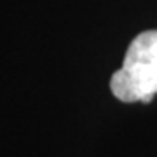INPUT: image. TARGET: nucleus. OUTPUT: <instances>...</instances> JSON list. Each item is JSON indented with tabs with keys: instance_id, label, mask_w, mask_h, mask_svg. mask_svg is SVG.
Here are the masks:
<instances>
[{
	"instance_id": "obj_1",
	"label": "nucleus",
	"mask_w": 157,
	"mask_h": 157,
	"mask_svg": "<svg viewBox=\"0 0 157 157\" xmlns=\"http://www.w3.org/2000/svg\"><path fill=\"white\" fill-rule=\"evenodd\" d=\"M110 89L124 103H150L157 94V30L143 32L129 44Z\"/></svg>"
}]
</instances>
